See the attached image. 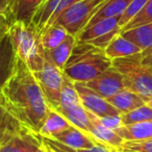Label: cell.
Listing matches in <instances>:
<instances>
[{
    "instance_id": "cell-1",
    "label": "cell",
    "mask_w": 152,
    "mask_h": 152,
    "mask_svg": "<svg viewBox=\"0 0 152 152\" xmlns=\"http://www.w3.org/2000/svg\"><path fill=\"white\" fill-rule=\"evenodd\" d=\"M1 105L26 128L40 133L49 106L34 73L17 57L16 71L1 90Z\"/></svg>"
},
{
    "instance_id": "cell-2",
    "label": "cell",
    "mask_w": 152,
    "mask_h": 152,
    "mask_svg": "<svg viewBox=\"0 0 152 152\" xmlns=\"http://www.w3.org/2000/svg\"><path fill=\"white\" fill-rule=\"evenodd\" d=\"M112 65L113 61L106 56L103 49L89 43L76 41L63 73L74 83H88Z\"/></svg>"
},
{
    "instance_id": "cell-3",
    "label": "cell",
    "mask_w": 152,
    "mask_h": 152,
    "mask_svg": "<svg viewBox=\"0 0 152 152\" xmlns=\"http://www.w3.org/2000/svg\"><path fill=\"white\" fill-rule=\"evenodd\" d=\"M9 36L18 58L22 59L32 73L40 71L45 61V49L36 26L32 23L14 22L10 25Z\"/></svg>"
},
{
    "instance_id": "cell-4",
    "label": "cell",
    "mask_w": 152,
    "mask_h": 152,
    "mask_svg": "<svg viewBox=\"0 0 152 152\" xmlns=\"http://www.w3.org/2000/svg\"><path fill=\"white\" fill-rule=\"evenodd\" d=\"M141 53L113 59L112 66L122 74L125 89L137 93L146 102L152 96V71L143 65Z\"/></svg>"
},
{
    "instance_id": "cell-5",
    "label": "cell",
    "mask_w": 152,
    "mask_h": 152,
    "mask_svg": "<svg viewBox=\"0 0 152 152\" xmlns=\"http://www.w3.org/2000/svg\"><path fill=\"white\" fill-rule=\"evenodd\" d=\"M106 0H81L64 11L54 23H58L69 34L77 38Z\"/></svg>"
},
{
    "instance_id": "cell-6",
    "label": "cell",
    "mask_w": 152,
    "mask_h": 152,
    "mask_svg": "<svg viewBox=\"0 0 152 152\" xmlns=\"http://www.w3.org/2000/svg\"><path fill=\"white\" fill-rule=\"evenodd\" d=\"M37 81L40 85L48 106L56 110L59 105L61 91L64 80L63 71L55 67L45 55V61L43 68L34 73Z\"/></svg>"
},
{
    "instance_id": "cell-7",
    "label": "cell",
    "mask_w": 152,
    "mask_h": 152,
    "mask_svg": "<svg viewBox=\"0 0 152 152\" xmlns=\"http://www.w3.org/2000/svg\"><path fill=\"white\" fill-rule=\"evenodd\" d=\"M75 88L78 93L79 99L83 104V106L88 110L92 113L95 116L102 118L106 116H115V115H121L110 102L100 95H98L96 92L88 88L83 83H74Z\"/></svg>"
},
{
    "instance_id": "cell-8",
    "label": "cell",
    "mask_w": 152,
    "mask_h": 152,
    "mask_svg": "<svg viewBox=\"0 0 152 152\" xmlns=\"http://www.w3.org/2000/svg\"><path fill=\"white\" fill-rule=\"evenodd\" d=\"M83 83L104 99H108L125 88L122 74L113 66L94 79Z\"/></svg>"
},
{
    "instance_id": "cell-9",
    "label": "cell",
    "mask_w": 152,
    "mask_h": 152,
    "mask_svg": "<svg viewBox=\"0 0 152 152\" xmlns=\"http://www.w3.org/2000/svg\"><path fill=\"white\" fill-rule=\"evenodd\" d=\"M50 139L55 140V141L75 150L90 149L99 144L90 133L86 132L73 125L66 128L65 130L56 133Z\"/></svg>"
},
{
    "instance_id": "cell-10",
    "label": "cell",
    "mask_w": 152,
    "mask_h": 152,
    "mask_svg": "<svg viewBox=\"0 0 152 152\" xmlns=\"http://www.w3.org/2000/svg\"><path fill=\"white\" fill-rule=\"evenodd\" d=\"M44 0H10V5L5 17L10 24L24 22L31 24L34 15Z\"/></svg>"
},
{
    "instance_id": "cell-11",
    "label": "cell",
    "mask_w": 152,
    "mask_h": 152,
    "mask_svg": "<svg viewBox=\"0 0 152 152\" xmlns=\"http://www.w3.org/2000/svg\"><path fill=\"white\" fill-rule=\"evenodd\" d=\"M90 118L89 131L90 134L96 140L99 144L105 145L113 149L120 150L123 147L125 141L122 137L118 134L116 131L105 127L99 120V117L95 116L92 113L88 112Z\"/></svg>"
},
{
    "instance_id": "cell-12",
    "label": "cell",
    "mask_w": 152,
    "mask_h": 152,
    "mask_svg": "<svg viewBox=\"0 0 152 152\" xmlns=\"http://www.w3.org/2000/svg\"><path fill=\"white\" fill-rule=\"evenodd\" d=\"M17 55L9 34L0 41V91L16 71Z\"/></svg>"
},
{
    "instance_id": "cell-13",
    "label": "cell",
    "mask_w": 152,
    "mask_h": 152,
    "mask_svg": "<svg viewBox=\"0 0 152 152\" xmlns=\"http://www.w3.org/2000/svg\"><path fill=\"white\" fill-rule=\"evenodd\" d=\"M30 131L19 120L11 115L3 105L0 104V146L13 137ZM32 132V131H31Z\"/></svg>"
},
{
    "instance_id": "cell-14",
    "label": "cell",
    "mask_w": 152,
    "mask_h": 152,
    "mask_svg": "<svg viewBox=\"0 0 152 152\" xmlns=\"http://www.w3.org/2000/svg\"><path fill=\"white\" fill-rule=\"evenodd\" d=\"M120 17H110L100 19L93 25L86 27L80 34L77 36V41H81L85 43H90L91 41L99 38L101 36L108 34L117 28H121L119 25Z\"/></svg>"
},
{
    "instance_id": "cell-15",
    "label": "cell",
    "mask_w": 152,
    "mask_h": 152,
    "mask_svg": "<svg viewBox=\"0 0 152 152\" xmlns=\"http://www.w3.org/2000/svg\"><path fill=\"white\" fill-rule=\"evenodd\" d=\"M121 115L129 113L146 103L144 98L128 89H122L114 96L106 99Z\"/></svg>"
},
{
    "instance_id": "cell-16",
    "label": "cell",
    "mask_w": 152,
    "mask_h": 152,
    "mask_svg": "<svg viewBox=\"0 0 152 152\" xmlns=\"http://www.w3.org/2000/svg\"><path fill=\"white\" fill-rule=\"evenodd\" d=\"M76 41L77 40L75 37L68 34L65 40L57 47L51 49V50H45V55L55 67L58 68L61 71H64L66 64L70 58L72 50L76 44Z\"/></svg>"
},
{
    "instance_id": "cell-17",
    "label": "cell",
    "mask_w": 152,
    "mask_h": 152,
    "mask_svg": "<svg viewBox=\"0 0 152 152\" xmlns=\"http://www.w3.org/2000/svg\"><path fill=\"white\" fill-rule=\"evenodd\" d=\"M106 56L110 57V59L121 58V57H127L133 54L141 53L142 50L133 44L128 39L124 38L121 34L116 36L114 40L108 44V46L104 49Z\"/></svg>"
},
{
    "instance_id": "cell-18",
    "label": "cell",
    "mask_w": 152,
    "mask_h": 152,
    "mask_svg": "<svg viewBox=\"0 0 152 152\" xmlns=\"http://www.w3.org/2000/svg\"><path fill=\"white\" fill-rule=\"evenodd\" d=\"M40 144L41 141L38 137V133L28 131L24 134L13 137L0 146V152H29Z\"/></svg>"
},
{
    "instance_id": "cell-19",
    "label": "cell",
    "mask_w": 152,
    "mask_h": 152,
    "mask_svg": "<svg viewBox=\"0 0 152 152\" xmlns=\"http://www.w3.org/2000/svg\"><path fill=\"white\" fill-rule=\"evenodd\" d=\"M124 141H145L152 139V120L124 125L117 131Z\"/></svg>"
},
{
    "instance_id": "cell-20",
    "label": "cell",
    "mask_w": 152,
    "mask_h": 152,
    "mask_svg": "<svg viewBox=\"0 0 152 152\" xmlns=\"http://www.w3.org/2000/svg\"><path fill=\"white\" fill-rule=\"evenodd\" d=\"M132 0H106L105 2L102 3L101 7H99L98 12L93 16L91 21L89 22L88 26L93 25L100 19L110 17H120L124 14V12L127 10L129 4Z\"/></svg>"
},
{
    "instance_id": "cell-21",
    "label": "cell",
    "mask_w": 152,
    "mask_h": 152,
    "mask_svg": "<svg viewBox=\"0 0 152 152\" xmlns=\"http://www.w3.org/2000/svg\"><path fill=\"white\" fill-rule=\"evenodd\" d=\"M70 126H71L70 122L63 115H61L53 108L49 107L46 119H45L44 124H43L39 134L45 137H53V135L65 130Z\"/></svg>"
},
{
    "instance_id": "cell-22",
    "label": "cell",
    "mask_w": 152,
    "mask_h": 152,
    "mask_svg": "<svg viewBox=\"0 0 152 152\" xmlns=\"http://www.w3.org/2000/svg\"><path fill=\"white\" fill-rule=\"evenodd\" d=\"M121 34L137 45L142 52L152 46V23L124 30L121 32Z\"/></svg>"
},
{
    "instance_id": "cell-23",
    "label": "cell",
    "mask_w": 152,
    "mask_h": 152,
    "mask_svg": "<svg viewBox=\"0 0 152 152\" xmlns=\"http://www.w3.org/2000/svg\"><path fill=\"white\" fill-rule=\"evenodd\" d=\"M68 36V31L58 23H53L41 34V43L45 50L57 47Z\"/></svg>"
},
{
    "instance_id": "cell-24",
    "label": "cell",
    "mask_w": 152,
    "mask_h": 152,
    "mask_svg": "<svg viewBox=\"0 0 152 152\" xmlns=\"http://www.w3.org/2000/svg\"><path fill=\"white\" fill-rule=\"evenodd\" d=\"M81 104L79 99L77 90L74 85V81L69 79L67 76L64 75L63 86L61 91V99H59V105L56 110L59 108H71Z\"/></svg>"
},
{
    "instance_id": "cell-25",
    "label": "cell",
    "mask_w": 152,
    "mask_h": 152,
    "mask_svg": "<svg viewBox=\"0 0 152 152\" xmlns=\"http://www.w3.org/2000/svg\"><path fill=\"white\" fill-rule=\"evenodd\" d=\"M123 125H130L134 123L145 122V121L152 120V107H150L148 104L140 106L135 110H131L126 114L121 115Z\"/></svg>"
},
{
    "instance_id": "cell-26",
    "label": "cell",
    "mask_w": 152,
    "mask_h": 152,
    "mask_svg": "<svg viewBox=\"0 0 152 152\" xmlns=\"http://www.w3.org/2000/svg\"><path fill=\"white\" fill-rule=\"evenodd\" d=\"M152 23V0H148L145 7L142 9V11L129 22L127 25L121 29V32L124 30L130 29V28L137 27L140 25H144V24Z\"/></svg>"
},
{
    "instance_id": "cell-27",
    "label": "cell",
    "mask_w": 152,
    "mask_h": 152,
    "mask_svg": "<svg viewBox=\"0 0 152 152\" xmlns=\"http://www.w3.org/2000/svg\"><path fill=\"white\" fill-rule=\"evenodd\" d=\"M147 1L148 0H132V1H131L129 7H127V10L124 12V14H123L120 18L119 25H120L121 29H122L125 25H127V24L142 11V9L145 7Z\"/></svg>"
},
{
    "instance_id": "cell-28",
    "label": "cell",
    "mask_w": 152,
    "mask_h": 152,
    "mask_svg": "<svg viewBox=\"0 0 152 152\" xmlns=\"http://www.w3.org/2000/svg\"><path fill=\"white\" fill-rule=\"evenodd\" d=\"M119 152H152V139L145 141H125Z\"/></svg>"
},
{
    "instance_id": "cell-29",
    "label": "cell",
    "mask_w": 152,
    "mask_h": 152,
    "mask_svg": "<svg viewBox=\"0 0 152 152\" xmlns=\"http://www.w3.org/2000/svg\"><path fill=\"white\" fill-rule=\"evenodd\" d=\"M38 137L42 142L43 145L51 149L53 152H77L75 149H72V148L68 147V146L64 145V144L59 143L53 139H50V137H45L40 134H38Z\"/></svg>"
},
{
    "instance_id": "cell-30",
    "label": "cell",
    "mask_w": 152,
    "mask_h": 152,
    "mask_svg": "<svg viewBox=\"0 0 152 152\" xmlns=\"http://www.w3.org/2000/svg\"><path fill=\"white\" fill-rule=\"evenodd\" d=\"M119 34H121V28H117V29L113 30V31L108 32V34H104V36L99 37V38L91 41L89 44H91V45H93V46L97 47V48L103 49L104 50V49L108 46V44L114 40L115 37L118 36Z\"/></svg>"
},
{
    "instance_id": "cell-31",
    "label": "cell",
    "mask_w": 152,
    "mask_h": 152,
    "mask_svg": "<svg viewBox=\"0 0 152 152\" xmlns=\"http://www.w3.org/2000/svg\"><path fill=\"white\" fill-rule=\"evenodd\" d=\"M100 122L104 125L107 128L112 129L114 131H118L121 127H123L122 123V118H121V115H115V116H106V117H102L99 118Z\"/></svg>"
},
{
    "instance_id": "cell-32",
    "label": "cell",
    "mask_w": 152,
    "mask_h": 152,
    "mask_svg": "<svg viewBox=\"0 0 152 152\" xmlns=\"http://www.w3.org/2000/svg\"><path fill=\"white\" fill-rule=\"evenodd\" d=\"M10 22L5 15H0V41L2 40L7 34L10 29Z\"/></svg>"
},
{
    "instance_id": "cell-33",
    "label": "cell",
    "mask_w": 152,
    "mask_h": 152,
    "mask_svg": "<svg viewBox=\"0 0 152 152\" xmlns=\"http://www.w3.org/2000/svg\"><path fill=\"white\" fill-rule=\"evenodd\" d=\"M77 152H119L118 150L113 149L110 147H107L102 144H98V145L94 146L93 148L90 149H83V150H76Z\"/></svg>"
},
{
    "instance_id": "cell-34",
    "label": "cell",
    "mask_w": 152,
    "mask_h": 152,
    "mask_svg": "<svg viewBox=\"0 0 152 152\" xmlns=\"http://www.w3.org/2000/svg\"><path fill=\"white\" fill-rule=\"evenodd\" d=\"M141 54H142V63H143V65L146 66L147 68H149L152 71V46L150 48H148L147 50L143 51Z\"/></svg>"
},
{
    "instance_id": "cell-35",
    "label": "cell",
    "mask_w": 152,
    "mask_h": 152,
    "mask_svg": "<svg viewBox=\"0 0 152 152\" xmlns=\"http://www.w3.org/2000/svg\"><path fill=\"white\" fill-rule=\"evenodd\" d=\"M10 0H0V15H7Z\"/></svg>"
},
{
    "instance_id": "cell-36",
    "label": "cell",
    "mask_w": 152,
    "mask_h": 152,
    "mask_svg": "<svg viewBox=\"0 0 152 152\" xmlns=\"http://www.w3.org/2000/svg\"><path fill=\"white\" fill-rule=\"evenodd\" d=\"M34 152H47V149L45 148V146L43 145L42 143H41L40 145L36 147V149H34Z\"/></svg>"
},
{
    "instance_id": "cell-37",
    "label": "cell",
    "mask_w": 152,
    "mask_h": 152,
    "mask_svg": "<svg viewBox=\"0 0 152 152\" xmlns=\"http://www.w3.org/2000/svg\"><path fill=\"white\" fill-rule=\"evenodd\" d=\"M146 104H148V105H149L150 107H152V96H151V97H149L147 100H146Z\"/></svg>"
},
{
    "instance_id": "cell-38",
    "label": "cell",
    "mask_w": 152,
    "mask_h": 152,
    "mask_svg": "<svg viewBox=\"0 0 152 152\" xmlns=\"http://www.w3.org/2000/svg\"><path fill=\"white\" fill-rule=\"evenodd\" d=\"M41 143H42V142H41ZM45 148H46V149H47V152H53L52 150H51V149H49V148H47L46 146H45Z\"/></svg>"
},
{
    "instance_id": "cell-39",
    "label": "cell",
    "mask_w": 152,
    "mask_h": 152,
    "mask_svg": "<svg viewBox=\"0 0 152 152\" xmlns=\"http://www.w3.org/2000/svg\"><path fill=\"white\" fill-rule=\"evenodd\" d=\"M1 100H2V95H1V91H0V104H1Z\"/></svg>"
},
{
    "instance_id": "cell-40",
    "label": "cell",
    "mask_w": 152,
    "mask_h": 152,
    "mask_svg": "<svg viewBox=\"0 0 152 152\" xmlns=\"http://www.w3.org/2000/svg\"><path fill=\"white\" fill-rule=\"evenodd\" d=\"M39 146V145H38ZM34 149H36V148H34ZM34 150H31V151H29V152H34Z\"/></svg>"
}]
</instances>
